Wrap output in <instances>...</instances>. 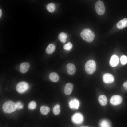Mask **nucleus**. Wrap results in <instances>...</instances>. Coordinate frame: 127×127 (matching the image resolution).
<instances>
[{"mask_svg":"<svg viewBox=\"0 0 127 127\" xmlns=\"http://www.w3.org/2000/svg\"><path fill=\"white\" fill-rule=\"evenodd\" d=\"M103 79L104 82L106 83H111L114 81V79L113 75L111 74L107 73L103 75Z\"/></svg>","mask_w":127,"mask_h":127,"instance_id":"nucleus-7","label":"nucleus"},{"mask_svg":"<svg viewBox=\"0 0 127 127\" xmlns=\"http://www.w3.org/2000/svg\"><path fill=\"white\" fill-rule=\"evenodd\" d=\"M88 127L87 126H82V127Z\"/></svg>","mask_w":127,"mask_h":127,"instance_id":"nucleus-29","label":"nucleus"},{"mask_svg":"<svg viewBox=\"0 0 127 127\" xmlns=\"http://www.w3.org/2000/svg\"><path fill=\"white\" fill-rule=\"evenodd\" d=\"M36 107V103L34 101H31L29 103L28 105V108L31 110L35 109Z\"/></svg>","mask_w":127,"mask_h":127,"instance_id":"nucleus-22","label":"nucleus"},{"mask_svg":"<svg viewBox=\"0 0 127 127\" xmlns=\"http://www.w3.org/2000/svg\"><path fill=\"white\" fill-rule=\"evenodd\" d=\"M80 36L82 38L86 41L91 42L94 40L95 34L91 30L86 28L82 31L80 33Z\"/></svg>","mask_w":127,"mask_h":127,"instance_id":"nucleus-1","label":"nucleus"},{"mask_svg":"<svg viewBox=\"0 0 127 127\" xmlns=\"http://www.w3.org/2000/svg\"><path fill=\"white\" fill-rule=\"evenodd\" d=\"M41 113L44 115H46L48 114L50 111V108L48 107L42 106L40 108Z\"/></svg>","mask_w":127,"mask_h":127,"instance_id":"nucleus-19","label":"nucleus"},{"mask_svg":"<svg viewBox=\"0 0 127 127\" xmlns=\"http://www.w3.org/2000/svg\"><path fill=\"white\" fill-rule=\"evenodd\" d=\"M2 12L1 10V9H0V18L2 16Z\"/></svg>","mask_w":127,"mask_h":127,"instance_id":"nucleus-28","label":"nucleus"},{"mask_svg":"<svg viewBox=\"0 0 127 127\" xmlns=\"http://www.w3.org/2000/svg\"><path fill=\"white\" fill-rule=\"evenodd\" d=\"M53 112L55 115H57L59 114L60 112V105L57 104L55 105L53 108Z\"/></svg>","mask_w":127,"mask_h":127,"instance_id":"nucleus-21","label":"nucleus"},{"mask_svg":"<svg viewBox=\"0 0 127 127\" xmlns=\"http://www.w3.org/2000/svg\"><path fill=\"white\" fill-rule=\"evenodd\" d=\"M47 10L50 12H53L55 10V7L54 4L51 3L48 4L47 6Z\"/></svg>","mask_w":127,"mask_h":127,"instance_id":"nucleus-20","label":"nucleus"},{"mask_svg":"<svg viewBox=\"0 0 127 127\" xmlns=\"http://www.w3.org/2000/svg\"><path fill=\"white\" fill-rule=\"evenodd\" d=\"M73 120L75 122L79 123L82 122L83 118L81 114L77 113L74 115L73 117Z\"/></svg>","mask_w":127,"mask_h":127,"instance_id":"nucleus-15","label":"nucleus"},{"mask_svg":"<svg viewBox=\"0 0 127 127\" xmlns=\"http://www.w3.org/2000/svg\"><path fill=\"white\" fill-rule=\"evenodd\" d=\"M95 8L97 13L99 15H102L104 13L105 11V8L102 1H97L96 3Z\"/></svg>","mask_w":127,"mask_h":127,"instance_id":"nucleus-4","label":"nucleus"},{"mask_svg":"<svg viewBox=\"0 0 127 127\" xmlns=\"http://www.w3.org/2000/svg\"><path fill=\"white\" fill-rule=\"evenodd\" d=\"M101 126L103 127H109L108 124H107V123L106 121H103L101 123Z\"/></svg>","mask_w":127,"mask_h":127,"instance_id":"nucleus-26","label":"nucleus"},{"mask_svg":"<svg viewBox=\"0 0 127 127\" xmlns=\"http://www.w3.org/2000/svg\"><path fill=\"white\" fill-rule=\"evenodd\" d=\"M119 62V59L118 56L116 55H114L111 57L110 60V64L112 67L116 66Z\"/></svg>","mask_w":127,"mask_h":127,"instance_id":"nucleus-10","label":"nucleus"},{"mask_svg":"<svg viewBox=\"0 0 127 127\" xmlns=\"http://www.w3.org/2000/svg\"><path fill=\"white\" fill-rule=\"evenodd\" d=\"M120 61L122 64H126L127 63V57L125 55L122 56L120 58Z\"/></svg>","mask_w":127,"mask_h":127,"instance_id":"nucleus-24","label":"nucleus"},{"mask_svg":"<svg viewBox=\"0 0 127 127\" xmlns=\"http://www.w3.org/2000/svg\"><path fill=\"white\" fill-rule=\"evenodd\" d=\"M30 64L27 62H24L22 63L20 66V71L22 73H25L27 72L30 67Z\"/></svg>","mask_w":127,"mask_h":127,"instance_id":"nucleus-8","label":"nucleus"},{"mask_svg":"<svg viewBox=\"0 0 127 127\" xmlns=\"http://www.w3.org/2000/svg\"><path fill=\"white\" fill-rule=\"evenodd\" d=\"M116 25L119 29H122L126 27L127 26V18L123 19L118 22Z\"/></svg>","mask_w":127,"mask_h":127,"instance_id":"nucleus-12","label":"nucleus"},{"mask_svg":"<svg viewBox=\"0 0 127 127\" xmlns=\"http://www.w3.org/2000/svg\"><path fill=\"white\" fill-rule=\"evenodd\" d=\"M73 86L72 84L68 83H67L65 87L64 92L65 95H69L71 94L72 91Z\"/></svg>","mask_w":127,"mask_h":127,"instance_id":"nucleus-11","label":"nucleus"},{"mask_svg":"<svg viewBox=\"0 0 127 127\" xmlns=\"http://www.w3.org/2000/svg\"><path fill=\"white\" fill-rule=\"evenodd\" d=\"M17 109H22L23 108V105L22 103L20 101H18L16 103Z\"/></svg>","mask_w":127,"mask_h":127,"instance_id":"nucleus-25","label":"nucleus"},{"mask_svg":"<svg viewBox=\"0 0 127 127\" xmlns=\"http://www.w3.org/2000/svg\"><path fill=\"white\" fill-rule=\"evenodd\" d=\"M122 101V98L120 96L115 95L111 97L110 99V102L112 105L115 106L120 104Z\"/></svg>","mask_w":127,"mask_h":127,"instance_id":"nucleus-6","label":"nucleus"},{"mask_svg":"<svg viewBox=\"0 0 127 127\" xmlns=\"http://www.w3.org/2000/svg\"><path fill=\"white\" fill-rule=\"evenodd\" d=\"M67 37V35L64 32L60 33L58 36L59 40L62 43H64L66 42Z\"/></svg>","mask_w":127,"mask_h":127,"instance_id":"nucleus-17","label":"nucleus"},{"mask_svg":"<svg viewBox=\"0 0 127 127\" xmlns=\"http://www.w3.org/2000/svg\"><path fill=\"white\" fill-rule=\"evenodd\" d=\"M29 85L26 82L24 81L20 82L16 86V89L18 93H22L25 92L29 88Z\"/></svg>","mask_w":127,"mask_h":127,"instance_id":"nucleus-5","label":"nucleus"},{"mask_svg":"<svg viewBox=\"0 0 127 127\" xmlns=\"http://www.w3.org/2000/svg\"><path fill=\"white\" fill-rule=\"evenodd\" d=\"M85 70L88 74H93L95 71L96 66L95 61L93 60H90L86 63L85 66Z\"/></svg>","mask_w":127,"mask_h":127,"instance_id":"nucleus-3","label":"nucleus"},{"mask_svg":"<svg viewBox=\"0 0 127 127\" xmlns=\"http://www.w3.org/2000/svg\"><path fill=\"white\" fill-rule=\"evenodd\" d=\"M49 78L51 81L56 82L58 81L59 79V76L56 73L52 72L50 74Z\"/></svg>","mask_w":127,"mask_h":127,"instance_id":"nucleus-14","label":"nucleus"},{"mask_svg":"<svg viewBox=\"0 0 127 127\" xmlns=\"http://www.w3.org/2000/svg\"><path fill=\"white\" fill-rule=\"evenodd\" d=\"M56 49L55 45L52 44H49L47 47L46 51V53L48 54H51Z\"/></svg>","mask_w":127,"mask_h":127,"instance_id":"nucleus-16","label":"nucleus"},{"mask_svg":"<svg viewBox=\"0 0 127 127\" xmlns=\"http://www.w3.org/2000/svg\"><path fill=\"white\" fill-rule=\"evenodd\" d=\"M3 110L6 113H10L15 111L17 109L16 103L11 101L5 102L3 105Z\"/></svg>","mask_w":127,"mask_h":127,"instance_id":"nucleus-2","label":"nucleus"},{"mask_svg":"<svg viewBox=\"0 0 127 127\" xmlns=\"http://www.w3.org/2000/svg\"><path fill=\"white\" fill-rule=\"evenodd\" d=\"M67 69L68 74L73 75L75 72L76 68L75 65L72 64H68L67 65Z\"/></svg>","mask_w":127,"mask_h":127,"instance_id":"nucleus-9","label":"nucleus"},{"mask_svg":"<svg viewBox=\"0 0 127 127\" xmlns=\"http://www.w3.org/2000/svg\"><path fill=\"white\" fill-rule=\"evenodd\" d=\"M98 101L99 103L103 106L106 105L107 102V99L106 97L104 95H101L99 96Z\"/></svg>","mask_w":127,"mask_h":127,"instance_id":"nucleus-13","label":"nucleus"},{"mask_svg":"<svg viewBox=\"0 0 127 127\" xmlns=\"http://www.w3.org/2000/svg\"><path fill=\"white\" fill-rule=\"evenodd\" d=\"M72 48V45L70 42H69L64 45L63 46L64 49L67 51H70Z\"/></svg>","mask_w":127,"mask_h":127,"instance_id":"nucleus-23","label":"nucleus"},{"mask_svg":"<svg viewBox=\"0 0 127 127\" xmlns=\"http://www.w3.org/2000/svg\"><path fill=\"white\" fill-rule=\"evenodd\" d=\"M123 86L124 88L127 90V81L125 82L123 84Z\"/></svg>","mask_w":127,"mask_h":127,"instance_id":"nucleus-27","label":"nucleus"},{"mask_svg":"<svg viewBox=\"0 0 127 127\" xmlns=\"http://www.w3.org/2000/svg\"><path fill=\"white\" fill-rule=\"evenodd\" d=\"M69 105L71 108L78 109L79 106V103L78 100L74 99L70 101Z\"/></svg>","mask_w":127,"mask_h":127,"instance_id":"nucleus-18","label":"nucleus"}]
</instances>
